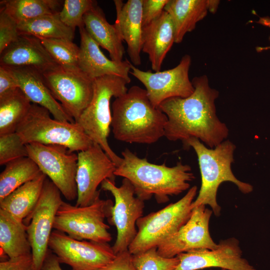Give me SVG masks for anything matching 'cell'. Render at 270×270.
<instances>
[{"mask_svg": "<svg viewBox=\"0 0 270 270\" xmlns=\"http://www.w3.org/2000/svg\"><path fill=\"white\" fill-rule=\"evenodd\" d=\"M31 106L19 88L0 96V135L16 132Z\"/></svg>", "mask_w": 270, "mask_h": 270, "instance_id": "obj_28", "label": "cell"}, {"mask_svg": "<svg viewBox=\"0 0 270 270\" xmlns=\"http://www.w3.org/2000/svg\"><path fill=\"white\" fill-rule=\"evenodd\" d=\"M169 0H143L142 8V28L158 18Z\"/></svg>", "mask_w": 270, "mask_h": 270, "instance_id": "obj_36", "label": "cell"}, {"mask_svg": "<svg viewBox=\"0 0 270 270\" xmlns=\"http://www.w3.org/2000/svg\"><path fill=\"white\" fill-rule=\"evenodd\" d=\"M122 161L116 168V176L128 180L136 196L143 200L154 196L158 204L169 200L170 196H177L190 188V182L195 178L191 167L177 162L169 167L164 162L156 164L141 158L128 148L122 152Z\"/></svg>", "mask_w": 270, "mask_h": 270, "instance_id": "obj_2", "label": "cell"}, {"mask_svg": "<svg viewBox=\"0 0 270 270\" xmlns=\"http://www.w3.org/2000/svg\"><path fill=\"white\" fill-rule=\"evenodd\" d=\"M101 188L110 192L114 199L108 222L117 230L116 238L112 246L116 255L128 250L136 238L138 233L136 224L143 216L144 201L136 196L132 184L126 178L119 187L116 186L115 182L106 179L101 184Z\"/></svg>", "mask_w": 270, "mask_h": 270, "instance_id": "obj_9", "label": "cell"}, {"mask_svg": "<svg viewBox=\"0 0 270 270\" xmlns=\"http://www.w3.org/2000/svg\"><path fill=\"white\" fill-rule=\"evenodd\" d=\"M26 228L23 222L0 209V246L9 258L32 254Z\"/></svg>", "mask_w": 270, "mask_h": 270, "instance_id": "obj_26", "label": "cell"}, {"mask_svg": "<svg viewBox=\"0 0 270 270\" xmlns=\"http://www.w3.org/2000/svg\"><path fill=\"white\" fill-rule=\"evenodd\" d=\"M113 206L112 200L100 197L84 206H72L63 201L57 211L53 228L75 240L108 243L112 237L104 219L110 218Z\"/></svg>", "mask_w": 270, "mask_h": 270, "instance_id": "obj_8", "label": "cell"}, {"mask_svg": "<svg viewBox=\"0 0 270 270\" xmlns=\"http://www.w3.org/2000/svg\"><path fill=\"white\" fill-rule=\"evenodd\" d=\"M192 82L194 90L191 95L167 99L158 107L168 118L164 136L182 142L194 138L214 148L229 132L216 115L215 100L219 92L210 86L206 75L194 77Z\"/></svg>", "mask_w": 270, "mask_h": 270, "instance_id": "obj_1", "label": "cell"}, {"mask_svg": "<svg viewBox=\"0 0 270 270\" xmlns=\"http://www.w3.org/2000/svg\"><path fill=\"white\" fill-rule=\"evenodd\" d=\"M8 68L16 78L18 88L30 102L47 109L54 119L75 122L53 96L40 72L31 67Z\"/></svg>", "mask_w": 270, "mask_h": 270, "instance_id": "obj_20", "label": "cell"}, {"mask_svg": "<svg viewBox=\"0 0 270 270\" xmlns=\"http://www.w3.org/2000/svg\"><path fill=\"white\" fill-rule=\"evenodd\" d=\"M76 181L78 196L76 206H84L100 197L98 186L109 179L115 182L116 166L96 142L78 154Z\"/></svg>", "mask_w": 270, "mask_h": 270, "instance_id": "obj_15", "label": "cell"}, {"mask_svg": "<svg viewBox=\"0 0 270 270\" xmlns=\"http://www.w3.org/2000/svg\"><path fill=\"white\" fill-rule=\"evenodd\" d=\"M256 23L260 24L264 26H266L270 28V17L264 16L260 17L258 20L256 22ZM256 50L258 52H260L263 50H270V46L266 47H257Z\"/></svg>", "mask_w": 270, "mask_h": 270, "instance_id": "obj_41", "label": "cell"}, {"mask_svg": "<svg viewBox=\"0 0 270 270\" xmlns=\"http://www.w3.org/2000/svg\"><path fill=\"white\" fill-rule=\"evenodd\" d=\"M83 20L86 32L100 46L108 51L110 58L122 62L125 52L124 41L114 24L108 22L97 4L85 14Z\"/></svg>", "mask_w": 270, "mask_h": 270, "instance_id": "obj_24", "label": "cell"}, {"mask_svg": "<svg viewBox=\"0 0 270 270\" xmlns=\"http://www.w3.org/2000/svg\"><path fill=\"white\" fill-rule=\"evenodd\" d=\"M116 20L114 24L123 41L127 44V52L134 66L141 64L142 48V8L143 0H114Z\"/></svg>", "mask_w": 270, "mask_h": 270, "instance_id": "obj_21", "label": "cell"}, {"mask_svg": "<svg viewBox=\"0 0 270 270\" xmlns=\"http://www.w3.org/2000/svg\"><path fill=\"white\" fill-rule=\"evenodd\" d=\"M220 4L215 0H169L164 10L170 15L174 28V43H180L192 31L208 12L214 13Z\"/></svg>", "mask_w": 270, "mask_h": 270, "instance_id": "obj_23", "label": "cell"}, {"mask_svg": "<svg viewBox=\"0 0 270 270\" xmlns=\"http://www.w3.org/2000/svg\"><path fill=\"white\" fill-rule=\"evenodd\" d=\"M28 156L26 144L16 132L0 135V165Z\"/></svg>", "mask_w": 270, "mask_h": 270, "instance_id": "obj_34", "label": "cell"}, {"mask_svg": "<svg viewBox=\"0 0 270 270\" xmlns=\"http://www.w3.org/2000/svg\"><path fill=\"white\" fill-rule=\"evenodd\" d=\"M50 114L46 108L32 104L16 131L25 144L60 145L72 152L86 150L92 146L93 141L78 124L52 119Z\"/></svg>", "mask_w": 270, "mask_h": 270, "instance_id": "obj_6", "label": "cell"}, {"mask_svg": "<svg viewBox=\"0 0 270 270\" xmlns=\"http://www.w3.org/2000/svg\"><path fill=\"white\" fill-rule=\"evenodd\" d=\"M42 74L53 96L76 122L91 102L94 80L81 70L72 71L60 66Z\"/></svg>", "mask_w": 270, "mask_h": 270, "instance_id": "obj_13", "label": "cell"}, {"mask_svg": "<svg viewBox=\"0 0 270 270\" xmlns=\"http://www.w3.org/2000/svg\"><path fill=\"white\" fill-rule=\"evenodd\" d=\"M5 166L0 174V200L42 173L36 163L28 156L12 160Z\"/></svg>", "mask_w": 270, "mask_h": 270, "instance_id": "obj_30", "label": "cell"}, {"mask_svg": "<svg viewBox=\"0 0 270 270\" xmlns=\"http://www.w3.org/2000/svg\"><path fill=\"white\" fill-rule=\"evenodd\" d=\"M197 190L194 186L178 202L140 218L136 224L137 234L128 247L130 252L134 255L157 248L178 232L191 216Z\"/></svg>", "mask_w": 270, "mask_h": 270, "instance_id": "obj_7", "label": "cell"}, {"mask_svg": "<svg viewBox=\"0 0 270 270\" xmlns=\"http://www.w3.org/2000/svg\"><path fill=\"white\" fill-rule=\"evenodd\" d=\"M28 157L38 165L68 200L77 198L76 181L78 157L60 145L26 144Z\"/></svg>", "mask_w": 270, "mask_h": 270, "instance_id": "obj_11", "label": "cell"}, {"mask_svg": "<svg viewBox=\"0 0 270 270\" xmlns=\"http://www.w3.org/2000/svg\"><path fill=\"white\" fill-rule=\"evenodd\" d=\"M111 126L115 139L152 144L164 136L166 116L150 101L145 89L133 86L112 104Z\"/></svg>", "mask_w": 270, "mask_h": 270, "instance_id": "obj_3", "label": "cell"}, {"mask_svg": "<svg viewBox=\"0 0 270 270\" xmlns=\"http://www.w3.org/2000/svg\"><path fill=\"white\" fill-rule=\"evenodd\" d=\"M20 36L18 24L2 9L0 10V54Z\"/></svg>", "mask_w": 270, "mask_h": 270, "instance_id": "obj_35", "label": "cell"}, {"mask_svg": "<svg viewBox=\"0 0 270 270\" xmlns=\"http://www.w3.org/2000/svg\"><path fill=\"white\" fill-rule=\"evenodd\" d=\"M174 42L173 23L164 10L158 18L142 28V51L148 54L154 72L160 71L164 60Z\"/></svg>", "mask_w": 270, "mask_h": 270, "instance_id": "obj_22", "label": "cell"}, {"mask_svg": "<svg viewBox=\"0 0 270 270\" xmlns=\"http://www.w3.org/2000/svg\"><path fill=\"white\" fill-rule=\"evenodd\" d=\"M41 270H62L56 256L50 249Z\"/></svg>", "mask_w": 270, "mask_h": 270, "instance_id": "obj_40", "label": "cell"}, {"mask_svg": "<svg viewBox=\"0 0 270 270\" xmlns=\"http://www.w3.org/2000/svg\"><path fill=\"white\" fill-rule=\"evenodd\" d=\"M0 66L8 68L31 67L42 74L59 66L36 37L20 35L0 54Z\"/></svg>", "mask_w": 270, "mask_h": 270, "instance_id": "obj_18", "label": "cell"}, {"mask_svg": "<svg viewBox=\"0 0 270 270\" xmlns=\"http://www.w3.org/2000/svg\"><path fill=\"white\" fill-rule=\"evenodd\" d=\"M40 40L43 46L58 65L72 71L80 70L78 67L80 48L72 41L62 38Z\"/></svg>", "mask_w": 270, "mask_h": 270, "instance_id": "obj_31", "label": "cell"}, {"mask_svg": "<svg viewBox=\"0 0 270 270\" xmlns=\"http://www.w3.org/2000/svg\"><path fill=\"white\" fill-rule=\"evenodd\" d=\"M179 263L174 270H198L220 268L228 270H256L242 257L238 240L234 238L221 240L214 250L200 249L177 256Z\"/></svg>", "mask_w": 270, "mask_h": 270, "instance_id": "obj_17", "label": "cell"}, {"mask_svg": "<svg viewBox=\"0 0 270 270\" xmlns=\"http://www.w3.org/2000/svg\"><path fill=\"white\" fill-rule=\"evenodd\" d=\"M18 88V83L10 70L0 66V96Z\"/></svg>", "mask_w": 270, "mask_h": 270, "instance_id": "obj_39", "label": "cell"}, {"mask_svg": "<svg viewBox=\"0 0 270 270\" xmlns=\"http://www.w3.org/2000/svg\"><path fill=\"white\" fill-rule=\"evenodd\" d=\"M127 80L116 76H105L94 80V92L91 102L76 122L87 136L99 144L116 166L122 161L111 148L108 138L110 132L112 116L110 102L126 94L128 89Z\"/></svg>", "mask_w": 270, "mask_h": 270, "instance_id": "obj_5", "label": "cell"}, {"mask_svg": "<svg viewBox=\"0 0 270 270\" xmlns=\"http://www.w3.org/2000/svg\"><path fill=\"white\" fill-rule=\"evenodd\" d=\"M191 62L190 56L185 54L174 68L154 72L141 70L131 64L130 74L144 84L152 104L158 108L167 99L186 98L194 92L188 76Z\"/></svg>", "mask_w": 270, "mask_h": 270, "instance_id": "obj_14", "label": "cell"}, {"mask_svg": "<svg viewBox=\"0 0 270 270\" xmlns=\"http://www.w3.org/2000/svg\"><path fill=\"white\" fill-rule=\"evenodd\" d=\"M48 248L60 264L68 265L72 270H98L116 256L108 243L75 240L55 230L52 231Z\"/></svg>", "mask_w": 270, "mask_h": 270, "instance_id": "obj_12", "label": "cell"}, {"mask_svg": "<svg viewBox=\"0 0 270 270\" xmlns=\"http://www.w3.org/2000/svg\"><path fill=\"white\" fill-rule=\"evenodd\" d=\"M132 262L137 270H174L179 263L177 256L166 258L160 256L157 248L132 255Z\"/></svg>", "mask_w": 270, "mask_h": 270, "instance_id": "obj_33", "label": "cell"}, {"mask_svg": "<svg viewBox=\"0 0 270 270\" xmlns=\"http://www.w3.org/2000/svg\"><path fill=\"white\" fill-rule=\"evenodd\" d=\"M206 206L194 208L188 222L157 247L160 256L172 258L192 250L217 248L218 244L209 232V222L213 212Z\"/></svg>", "mask_w": 270, "mask_h": 270, "instance_id": "obj_16", "label": "cell"}, {"mask_svg": "<svg viewBox=\"0 0 270 270\" xmlns=\"http://www.w3.org/2000/svg\"><path fill=\"white\" fill-rule=\"evenodd\" d=\"M222 270H224V269H222Z\"/></svg>", "mask_w": 270, "mask_h": 270, "instance_id": "obj_42", "label": "cell"}, {"mask_svg": "<svg viewBox=\"0 0 270 270\" xmlns=\"http://www.w3.org/2000/svg\"><path fill=\"white\" fill-rule=\"evenodd\" d=\"M0 270H34L32 254L0 262Z\"/></svg>", "mask_w": 270, "mask_h": 270, "instance_id": "obj_38", "label": "cell"}, {"mask_svg": "<svg viewBox=\"0 0 270 270\" xmlns=\"http://www.w3.org/2000/svg\"><path fill=\"white\" fill-rule=\"evenodd\" d=\"M20 35H28L40 40L62 38L72 41L74 30L61 20L59 12L42 16L18 24Z\"/></svg>", "mask_w": 270, "mask_h": 270, "instance_id": "obj_27", "label": "cell"}, {"mask_svg": "<svg viewBox=\"0 0 270 270\" xmlns=\"http://www.w3.org/2000/svg\"><path fill=\"white\" fill-rule=\"evenodd\" d=\"M80 36L78 67L92 80L105 76H116L130 82L129 76L131 64L126 59L116 62L105 56L100 46L90 36L84 26L79 28Z\"/></svg>", "mask_w": 270, "mask_h": 270, "instance_id": "obj_19", "label": "cell"}, {"mask_svg": "<svg viewBox=\"0 0 270 270\" xmlns=\"http://www.w3.org/2000/svg\"><path fill=\"white\" fill-rule=\"evenodd\" d=\"M98 270H137L128 250L116 254L113 260Z\"/></svg>", "mask_w": 270, "mask_h": 270, "instance_id": "obj_37", "label": "cell"}, {"mask_svg": "<svg viewBox=\"0 0 270 270\" xmlns=\"http://www.w3.org/2000/svg\"><path fill=\"white\" fill-rule=\"evenodd\" d=\"M186 148H192L196 154L201 175V186L192 208L208 205L216 216L220 215V206L216 200L220 184L230 182L244 194L251 192L253 186L238 180L233 174L231 164L234 162L236 146L229 140L223 141L214 148H207L198 139L191 138L182 142Z\"/></svg>", "mask_w": 270, "mask_h": 270, "instance_id": "obj_4", "label": "cell"}, {"mask_svg": "<svg viewBox=\"0 0 270 270\" xmlns=\"http://www.w3.org/2000/svg\"><path fill=\"white\" fill-rule=\"evenodd\" d=\"M64 2L58 0H2V9L18 24L42 16L58 13Z\"/></svg>", "mask_w": 270, "mask_h": 270, "instance_id": "obj_29", "label": "cell"}, {"mask_svg": "<svg viewBox=\"0 0 270 270\" xmlns=\"http://www.w3.org/2000/svg\"><path fill=\"white\" fill-rule=\"evenodd\" d=\"M46 178L42 172L0 200V209L23 222L28 218L36 206Z\"/></svg>", "mask_w": 270, "mask_h": 270, "instance_id": "obj_25", "label": "cell"}, {"mask_svg": "<svg viewBox=\"0 0 270 270\" xmlns=\"http://www.w3.org/2000/svg\"><path fill=\"white\" fill-rule=\"evenodd\" d=\"M60 192L47 177L40 199L31 215L23 222L32 248L34 270H41L57 211L63 202Z\"/></svg>", "mask_w": 270, "mask_h": 270, "instance_id": "obj_10", "label": "cell"}, {"mask_svg": "<svg viewBox=\"0 0 270 270\" xmlns=\"http://www.w3.org/2000/svg\"><path fill=\"white\" fill-rule=\"evenodd\" d=\"M96 4L93 0H64L59 12L60 18L64 24L75 30L77 27L84 26V15Z\"/></svg>", "mask_w": 270, "mask_h": 270, "instance_id": "obj_32", "label": "cell"}]
</instances>
